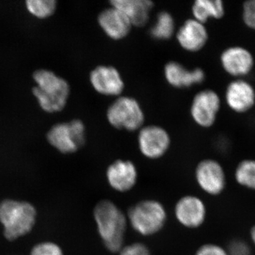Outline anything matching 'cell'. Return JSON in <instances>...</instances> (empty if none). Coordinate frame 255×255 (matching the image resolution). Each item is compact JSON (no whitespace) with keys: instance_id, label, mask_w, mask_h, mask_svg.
I'll return each mask as SVG.
<instances>
[{"instance_id":"obj_20","label":"cell","mask_w":255,"mask_h":255,"mask_svg":"<svg viewBox=\"0 0 255 255\" xmlns=\"http://www.w3.org/2000/svg\"><path fill=\"white\" fill-rule=\"evenodd\" d=\"M175 33L173 16L168 11H161L157 15L155 24L151 28L150 36L154 39L166 41L170 39Z\"/></svg>"},{"instance_id":"obj_11","label":"cell","mask_w":255,"mask_h":255,"mask_svg":"<svg viewBox=\"0 0 255 255\" xmlns=\"http://www.w3.org/2000/svg\"><path fill=\"white\" fill-rule=\"evenodd\" d=\"M221 99L214 90H201L198 92L191 102V118L198 126L210 128L214 125L221 109Z\"/></svg>"},{"instance_id":"obj_9","label":"cell","mask_w":255,"mask_h":255,"mask_svg":"<svg viewBox=\"0 0 255 255\" xmlns=\"http://www.w3.org/2000/svg\"><path fill=\"white\" fill-rule=\"evenodd\" d=\"M194 179L198 187L208 195H219L226 188L224 169L216 159H202L196 164Z\"/></svg>"},{"instance_id":"obj_23","label":"cell","mask_w":255,"mask_h":255,"mask_svg":"<svg viewBox=\"0 0 255 255\" xmlns=\"http://www.w3.org/2000/svg\"><path fill=\"white\" fill-rule=\"evenodd\" d=\"M30 255H65L63 248L51 241L41 242L32 248Z\"/></svg>"},{"instance_id":"obj_13","label":"cell","mask_w":255,"mask_h":255,"mask_svg":"<svg viewBox=\"0 0 255 255\" xmlns=\"http://www.w3.org/2000/svg\"><path fill=\"white\" fill-rule=\"evenodd\" d=\"M221 66L231 76L241 79L251 73L255 58L249 50L240 46L228 47L221 53Z\"/></svg>"},{"instance_id":"obj_12","label":"cell","mask_w":255,"mask_h":255,"mask_svg":"<svg viewBox=\"0 0 255 255\" xmlns=\"http://www.w3.org/2000/svg\"><path fill=\"white\" fill-rule=\"evenodd\" d=\"M90 82L97 93L107 97H120L125 88L120 72L112 65L96 67L90 74Z\"/></svg>"},{"instance_id":"obj_19","label":"cell","mask_w":255,"mask_h":255,"mask_svg":"<svg viewBox=\"0 0 255 255\" xmlns=\"http://www.w3.org/2000/svg\"><path fill=\"white\" fill-rule=\"evenodd\" d=\"M194 19L205 23L211 18L220 19L226 13L222 0H196L191 6Z\"/></svg>"},{"instance_id":"obj_8","label":"cell","mask_w":255,"mask_h":255,"mask_svg":"<svg viewBox=\"0 0 255 255\" xmlns=\"http://www.w3.org/2000/svg\"><path fill=\"white\" fill-rule=\"evenodd\" d=\"M105 178L112 190L126 194L136 187L139 179L138 169L130 159H117L106 169Z\"/></svg>"},{"instance_id":"obj_27","label":"cell","mask_w":255,"mask_h":255,"mask_svg":"<svg viewBox=\"0 0 255 255\" xmlns=\"http://www.w3.org/2000/svg\"><path fill=\"white\" fill-rule=\"evenodd\" d=\"M229 255H251V249L246 242L235 240L231 242L227 250Z\"/></svg>"},{"instance_id":"obj_4","label":"cell","mask_w":255,"mask_h":255,"mask_svg":"<svg viewBox=\"0 0 255 255\" xmlns=\"http://www.w3.org/2000/svg\"><path fill=\"white\" fill-rule=\"evenodd\" d=\"M36 219V208L28 201L7 199L0 202V223L8 241H16L31 233Z\"/></svg>"},{"instance_id":"obj_17","label":"cell","mask_w":255,"mask_h":255,"mask_svg":"<svg viewBox=\"0 0 255 255\" xmlns=\"http://www.w3.org/2000/svg\"><path fill=\"white\" fill-rule=\"evenodd\" d=\"M164 75L170 86L177 89L189 88L204 82L206 74L200 68L188 70L177 61H169L164 65Z\"/></svg>"},{"instance_id":"obj_10","label":"cell","mask_w":255,"mask_h":255,"mask_svg":"<svg viewBox=\"0 0 255 255\" xmlns=\"http://www.w3.org/2000/svg\"><path fill=\"white\" fill-rule=\"evenodd\" d=\"M173 212L177 223L187 229L200 228L207 216L204 201L193 194L181 196L174 204Z\"/></svg>"},{"instance_id":"obj_18","label":"cell","mask_w":255,"mask_h":255,"mask_svg":"<svg viewBox=\"0 0 255 255\" xmlns=\"http://www.w3.org/2000/svg\"><path fill=\"white\" fill-rule=\"evenodd\" d=\"M110 5L122 10L132 26L136 27L147 24L154 7V3L150 0H112Z\"/></svg>"},{"instance_id":"obj_21","label":"cell","mask_w":255,"mask_h":255,"mask_svg":"<svg viewBox=\"0 0 255 255\" xmlns=\"http://www.w3.org/2000/svg\"><path fill=\"white\" fill-rule=\"evenodd\" d=\"M235 177L240 185L255 191V159L241 161L236 167Z\"/></svg>"},{"instance_id":"obj_22","label":"cell","mask_w":255,"mask_h":255,"mask_svg":"<svg viewBox=\"0 0 255 255\" xmlns=\"http://www.w3.org/2000/svg\"><path fill=\"white\" fill-rule=\"evenodd\" d=\"M26 6L33 16L40 18L49 17L54 14L57 8L55 0H27Z\"/></svg>"},{"instance_id":"obj_15","label":"cell","mask_w":255,"mask_h":255,"mask_svg":"<svg viewBox=\"0 0 255 255\" xmlns=\"http://www.w3.org/2000/svg\"><path fill=\"white\" fill-rule=\"evenodd\" d=\"M225 99L228 107L233 112L246 113L255 105V90L246 80L236 79L228 84Z\"/></svg>"},{"instance_id":"obj_25","label":"cell","mask_w":255,"mask_h":255,"mask_svg":"<svg viewBox=\"0 0 255 255\" xmlns=\"http://www.w3.org/2000/svg\"><path fill=\"white\" fill-rule=\"evenodd\" d=\"M243 19L248 28L255 30V0H248L243 3Z\"/></svg>"},{"instance_id":"obj_2","label":"cell","mask_w":255,"mask_h":255,"mask_svg":"<svg viewBox=\"0 0 255 255\" xmlns=\"http://www.w3.org/2000/svg\"><path fill=\"white\" fill-rule=\"evenodd\" d=\"M128 226L144 238L155 236L165 227L168 213L163 203L155 199H145L132 204L127 212Z\"/></svg>"},{"instance_id":"obj_5","label":"cell","mask_w":255,"mask_h":255,"mask_svg":"<svg viewBox=\"0 0 255 255\" xmlns=\"http://www.w3.org/2000/svg\"><path fill=\"white\" fill-rule=\"evenodd\" d=\"M107 119L110 125L119 130L133 132L145 123V113L138 101L128 96H120L108 107Z\"/></svg>"},{"instance_id":"obj_14","label":"cell","mask_w":255,"mask_h":255,"mask_svg":"<svg viewBox=\"0 0 255 255\" xmlns=\"http://www.w3.org/2000/svg\"><path fill=\"white\" fill-rule=\"evenodd\" d=\"M99 26L111 39L120 41L127 38L131 31L132 25L122 10L110 5L102 10L97 17Z\"/></svg>"},{"instance_id":"obj_7","label":"cell","mask_w":255,"mask_h":255,"mask_svg":"<svg viewBox=\"0 0 255 255\" xmlns=\"http://www.w3.org/2000/svg\"><path fill=\"white\" fill-rule=\"evenodd\" d=\"M171 143L169 132L159 126H143L138 130L137 146L146 159L157 160L162 158L170 148Z\"/></svg>"},{"instance_id":"obj_1","label":"cell","mask_w":255,"mask_h":255,"mask_svg":"<svg viewBox=\"0 0 255 255\" xmlns=\"http://www.w3.org/2000/svg\"><path fill=\"white\" fill-rule=\"evenodd\" d=\"M93 219L97 233L107 251L118 254L125 246L128 222L127 213L113 201L102 199L93 209Z\"/></svg>"},{"instance_id":"obj_3","label":"cell","mask_w":255,"mask_h":255,"mask_svg":"<svg viewBox=\"0 0 255 255\" xmlns=\"http://www.w3.org/2000/svg\"><path fill=\"white\" fill-rule=\"evenodd\" d=\"M36 86L32 89L40 107L48 113L61 112L65 108L70 93V87L65 79L46 69L33 74Z\"/></svg>"},{"instance_id":"obj_26","label":"cell","mask_w":255,"mask_h":255,"mask_svg":"<svg viewBox=\"0 0 255 255\" xmlns=\"http://www.w3.org/2000/svg\"><path fill=\"white\" fill-rule=\"evenodd\" d=\"M194 255H229L228 251L219 246V245L214 244V243H206L202 245L196 250Z\"/></svg>"},{"instance_id":"obj_6","label":"cell","mask_w":255,"mask_h":255,"mask_svg":"<svg viewBox=\"0 0 255 255\" xmlns=\"http://www.w3.org/2000/svg\"><path fill=\"white\" fill-rule=\"evenodd\" d=\"M86 127L80 119L55 124L47 132L50 145L63 154H73L86 142Z\"/></svg>"},{"instance_id":"obj_28","label":"cell","mask_w":255,"mask_h":255,"mask_svg":"<svg viewBox=\"0 0 255 255\" xmlns=\"http://www.w3.org/2000/svg\"><path fill=\"white\" fill-rule=\"evenodd\" d=\"M251 237L252 241H253V243L255 245V226L251 229Z\"/></svg>"},{"instance_id":"obj_24","label":"cell","mask_w":255,"mask_h":255,"mask_svg":"<svg viewBox=\"0 0 255 255\" xmlns=\"http://www.w3.org/2000/svg\"><path fill=\"white\" fill-rule=\"evenodd\" d=\"M118 255H152L149 247L142 242L125 244L119 252Z\"/></svg>"},{"instance_id":"obj_16","label":"cell","mask_w":255,"mask_h":255,"mask_svg":"<svg viewBox=\"0 0 255 255\" xmlns=\"http://www.w3.org/2000/svg\"><path fill=\"white\" fill-rule=\"evenodd\" d=\"M181 48L191 53L200 51L209 41V32L205 24L194 18L184 21L176 33Z\"/></svg>"}]
</instances>
